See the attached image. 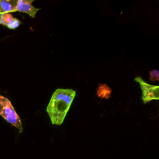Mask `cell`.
<instances>
[{
    "label": "cell",
    "mask_w": 159,
    "mask_h": 159,
    "mask_svg": "<svg viewBox=\"0 0 159 159\" xmlns=\"http://www.w3.org/2000/svg\"><path fill=\"white\" fill-rule=\"evenodd\" d=\"M17 0H0V15L16 12Z\"/></svg>",
    "instance_id": "obj_5"
},
{
    "label": "cell",
    "mask_w": 159,
    "mask_h": 159,
    "mask_svg": "<svg viewBox=\"0 0 159 159\" xmlns=\"http://www.w3.org/2000/svg\"><path fill=\"white\" fill-rule=\"evenodd\" d=\"M111 88L106 84H99L97 89V95L101 98L108 99L111 94Z\"/></svg>",
    "instance_id": "obj_6"
},
{
    "label": "cell",
    "mask_w": 159,
    "mask_h": 159,
    "mask_svg": "<svg viewBox=\"0 0 159 159\" xmlns=\"http://www.w3.org/2000/svg\"><path fill=\"white\" fill-rule=\"evenodd\" d=\"M20 23L21 22L19 19L14 17V19L7 24V25L6 27L9 29H15L20 25Z\"/></svg>",
    "instance_id": "obj_8"
},
{
    "label": "cell",
    "mask_w": 159,
    "mask_h": 159,
    "mask_svg": "<svg viewBox=\"0 0 159 159\" xmlns=\"http://www.w3.org/2000/svg\"><path fill=\"white\" fill-rule=\"evenodd\" d=\"M134 80L139 83L142 91V101L144 104L152 101L159 99V86L149 84L140 77H135Z\"/></svg>",
    "instance_id": "obj_3"
},
{
    "label": "cell",
    "mask_w": 159,
    "mask_h": 159,
    "mask_svg": "<svg viewBox=\"0 0 159 159\" xmlns=\"http://www.w3.org/2000/svg\"><path fill=\"white\" fill-rule=\"evenodd\" d=\"M34 1L27 0H17L16 11L24 12L28 14L31 17L34 18L37 12L40 9L35 8L32 4Z\"/></svg>",
    "instance_id": "obj_4"
},
{
    "label": "cell",
    "mask_w": 159,
    "mask_h": 159,
    "mask_svg": "<svg viewBox=\"0 0 159 159\" xmlns=\"http://www.w3.org/2000/svg\"><path fill=\"white\" fill-rule=\"evenodd\" d=\"M0 116L7 122L17 128L19 132H22L23 127L20 119L16 112L10 101L0 95Z\"/></svg>",
    "instance_id": "obj_2"
},
{
    "label": "cell",
    "mask_w": 159,
    "mask_h": 159,
    "mask_svg": "<svg viewBox=\"0 0 159 159\" xmlns=\"http://www.w3.org/2000/svg\"><path fill=\"white\" fill-rule=\"evenodd\" d=\"M76 95L71 89H57L52 94L47 111L52 124H62Z\"/></svg>",
    "instance_id": "obj_1"
},
{
    "label": "cell",
    "mask_w": 159,
    "mask_h": 159,
    "mask_svg": "<svg viewBox=\"0 0 159 159\" xmlns=\"http://www.w3.org/2000/svg\"><path fill=\"white\" fill-rule=\"evenodd\" d=\"M149 79L153 81H159V71L157 70H153L150 71Z\"/></svg>",
    "instance_id": "obj_9"
},
{
    "label": "cell",
    "mask_w": 159,
    "mask_h": 159,
    "mask_svg": "<svg viewBox=\"0 0 159 159\" xmlns=\"http://www.w3.org/2000/svg\"><path fill=\"white\" fill-rule=\"evenodd\" d=\"M14 19L11 13H6L0 15V24L7 26V24Z\"/></svg>",
    "instance_id": "obj_7"
}]
</instances>
